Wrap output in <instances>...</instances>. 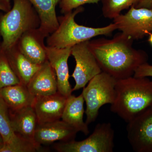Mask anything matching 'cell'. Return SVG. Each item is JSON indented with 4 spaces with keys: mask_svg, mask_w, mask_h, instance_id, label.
<instances>
[{
    "mask_svg": "<svg viewBox=\"0 0 152 152\" xmlns=\"http://www.w3.org/2000/svg\"><path fill=\"white\" fill-rule=\"evenodd\" d=\"M83 11L84 9L81 7L58 17V27L47 37V46L57 48H72L77 44L89 41L98 36H110L117 30L116 25L114 23L99 28L78 24L75 21V18Z\"/></svg>",
    "mask_w": 152,
    "mask_h": 152,
    "instance_id": "3957f363",
    "label": "cell"
},
{
    "mask_svg": "<svg viewBox=\"0 0 152 152\" xmlns=\"http://www.w3.org/2000/svg\"><path fill=\"white\" fill-rule=\"evenodd\" d=\"M127 123V138L133 150L152 152V109Z\"/></svg>",
    "mask_w": 152,
    "mask_h": 152,
    "instance_id": "9c48e42d",
    "label": "cell"
},
{
    "mask_svg": "<svg viewBox=\"0 0 152 152\" xmlns=\"http://www.w3.org/2000/svg\"><path fill=\"white\" fill-rule=\"evenodd\" d=\"M11 4L10 0H0V10L9 12L11 10Z\"/></svg>",
    "mask_w": 152,
    "mask_h": 152,
    "instance_id": "484cf974",
    "label": "cell"
},
{
    "mask_svg": "<svg viewBox=\"0 0 152 152\" xmlns=\"http://www.w3.org/2000/svg\"><path fill=\"white\" fill-rule=\"evenodd\" d=\"M27 87L35 97L53 94L58 92L56 76L48 60L41 66Z\"/></svg>",
    "mask_w": 152,
    "mask_h": 152,
    "instance_id": "5bb4252c",
    "label": "cell"
},
{
    "mask_svg": "<svg viewBox=\"0 0 152 152\" xmlns=\"http://www.w3.org/2000/svg\"><path fill=\"white\" fill-rule=\"evenodd\" d=\"M0 97L13 111L32 106L36 98L21 83L1 89Z\"/></svg>",
    "mask_w": 152,
    "mask_h": 152,
    "instance_id": "d6986e66",
    "label": "cell"
},
{
    "mask_svg": "<svg viewBox=\"0 0 152 152\" xmlns=\"http://www.w3.org/2000/svg\"><path fill=\"white\" fill-rule=\"evenodd\" d=\"M148 42L149 43L150 45L152 46V33L149 35L148 39Z\"/></svg>",
    "mask_w": 152,
    "mask_h": 152,
    "instance_id": "4316f807",
    "label": "cell"
},
{
    "mask_svg": "<svg viewBox=\"0 0 152 152\" xmlns=\"http://www.w3.org/2000/svg\"><path fill=\"white\" fill-rule=\"evenodd\" d=\"M71 55L75 60L76 66L71 77L75 82L72 91L84 88L94 77L102 72V69L90 50L89 41L72 47Z\"/></svg>",
    "mask_w": 152,
    "mask_h": 152,
    "instance_id": "ba28073f",
    "label": "cell"
},
{
    "mask_svg": "<svg viewBox=\"0 0 152 152\" xmlns=\"http://www.w3.org/2000/svg\"><path fill=\"white\" fill-rule=\"evenodd\" d=\"M20 83L11 67L6 52L0 47V89Z\"/></svg>",
    "mask_w": 152,
    "mask_h": 152,
    "instance_id": "7402d4cb",
    "label": "cell"
},
{
    "mask_svg": "<svg viewBox=\"0 0 152 152\" xmlns=\"http://www.w3.org/2000/svg\"><path fill=\"white\" fill-rule=\"evenodd\" d=\"M133 76L136 77H152V65L148 62L143 64L137 69Z\"/></svg>",
    "mask_w": 152,
    "mask_h": 152,
    "instance_id": "cb8c5ba5",
    "label": "cell"
},
{
    "mask_svg": "<svg viewBox=\"0 0 152 152\" xmlns=\"http://www.w3.org/2000/svg\"><path fill=\"white\" fill-rule=\"evenodd\" d=\"M102 12L106 18L114 19L119 16L122 11L135 6L140 0H101Z\"/></svg>",
    "mask_w": 152,
    "mask_h": 152,
    "instance_id": "44dd1931",
    "label": "cell"
},
{
    "mask_svg": "<svg viewBox=\"0 0 152 152\" xmlns=\"http://www.w3.org/2000/svg\"><path fill=\"white\" fill-rule=\"evenodd\" d=\"M77 132L62 120H58L52 122L38 124L34 140L36 143L40 146L57 141H70L75 140Z\"/></svg>",
    "mask_w": 152,
    "mask_h": 152,
    "instance_id": "7c38bea8",
    "label": "cell"
},
{
    "mask_svg": "<svg viewBox=\"0 0 152 152\" xmlns=\"http://www.w3.org/2000/svg\"><path fill=\"white\" fill-rule=\"evenodd\" d=\"M13 111L14 113L10 115V117L14 132L22 137L36 143L34 136L38 124L37 115L32 106Z\"/></svg>",
    "mask_w": 152,
    "mask_h": 152,
    "instance_id": "2e32d148",
    "label": "cell"
},
{
    "mask_svg": "<svg viewBox=\"0 0 152 152\" xmlns=\"http://www.w3.org/2000/svg\"><path fill=\"white\" fill-rule=\"evenodd\" d=\"M12 8L0 19V47L7 51L17 45L23 34L38 28L40 20L37 12L28 0H13Z\"/></svg>",
    "mask_w": 152,
    "mask_h": 152,
    "instance_id": "277c9868",
    "label": "cell"
},
{
    "mask_svg": "<svg viewBox=\"0 0 152 152\" xmlns=\"http://www.w3.org/2000/svg\"><path fill=\"white\" fill-rule=\"evenodd\" d=\"M85 100L82 94L78 96L71 95L67 98L61 120L74 128L77 132H81L86 135L88 134V125L84 121L85 113Z\"/></svg>",
    "mask_w": 152,
    "mask_h": 152,
    "instance_id": "9a60e30c",
    "label": "cell"
},
{
    "mask_svg": "<svg viewBox=\"0 0 152 152\" xmlns=\"http://www.w3.org/2000/svg\"><path fill=\"white\" fill-rule=\"evenodd\" d=\"M3 144H4V141H3V140L1 136L0 135V148L3 145Z\"/></svg>",
    "mask_w": 152,
    "mask_h": 152,
    "instance_id": "83f0119b",
    "label": "cell"
},
{
    "mask_svg": "<svg viewBox=\"0 0 152 152\" xmlns=\"http://www.w3.org/2000/svg\"><path fill=\"white\" fill-rule=\"evenodd\" d=\"M67 98L58 91L53 94L36 97L32 107L37 115L38 124L61 120Z\"/></svg>",
    "mask_w": 152,
    "mask_h": 152,
    "instance_id": "8fae6325",
    "label": "cell"
},
{
    "mask_svg": "<svg viewBox=\"0 0 152 152\" xmlns=\"http://www.w3.org/2000/svg\"><path fill=\"white\" fill-rule=\"evenodd\" d=\"M115 132L110 123L96 125L92 134L86 139L76 141L59 142L53 148L59 152H113Z\"/></svg>",
    "mask_w": 152,
    "mask_h": 152,
    "instance_id": "8992f818",
    "label": "cell"
},
{
    "mask_svg": "<svg viewBox=\"0 0 152 152\" xmlns=\"http://www.w3.org/2000/svg\"><path fill=\"white\" fill-rule=\"evenodd\" d=\"M37 13L40 20L39 29L47 37L59 26L56 8L59 0H28Z\"/></svg>",
    "mask_w": 152,
    "mask_h": 152,
    "instance_id": "e0dca14e",
    "label": "cell"
},
{
    "mask_svg": "<svg viewBox=\"0 0 152 152\" xmlns=\"http://www.w3.org/2000/svg\"><path fill=\"white\" fill-rule=\"evenodd\" d=\"M111 111L126 123L152 109V81L134 76L117 80Z\"/></svg>",
    "mask_w": 152,
    "mask_h": 152,
    "instance_id": "7a4b0ae2",
    "label": "cell"
},
{
    "mask_svg": "<svg viewBox=\"0 0 152 152\" xmlns=\"http://www.w3.org/2000/svg\"><path fill=\"white\" fill-rule=\"evenodd\" d=\"M117 30L133 40L143 39L152 33V10L133 5L124 14L113 19Z\"/></svg>",
    "mask_w": 152,
    "mask_h": 152,
    "instance_id": "52a82bcc",
    "label": "cell"
},
{
    "mask_svg": "<svg viewBox=\"0 0 152 152\" xmlns=\"http://www.w3.org/2000/svg\"><path fill=\"white\" fill-rule=\"evenodd\" d=\"M134 6L136 8H145L152 10V0H140Z\"/></svg>",
    "mask_w": 152,
    "mask_h": 152,
    "instance_id": "d4e9b609",
    "label": "cell"
},
{
    "mask_svg": "<svg viewBox=\"0 0 152 152\" xmlns=\"http://www.w3.org/2000/svg\"><path fill=\"white\" fill-rule=\"evenodd\" d=\"M47 37L39 28L30 30L22 35L16 46L30 61L41 65L48 61L47 45L45 44Z\"/></svg>",
    "mask_w": 152,
    "mask_h": 152,
    "instance_id": "4fadbf2b",
    "label": "cell"
},
{
    "mask_svg": "<svg viewBox=\"0 0 152 152\" xmlns=\"http://www.w3.org/2000/svg\"><path fill=\"white\" fill-rule=\"evenodd\" d=\"M12 69L22 84L27 86L41 66L30 61L19 50L16 45L5 51Z\"/></svg>",
    "mask_w": 152,
    "mask_h": 152,
    "instance_id": "ac0fdd59",
    "label": "cell"
},
{
    "mask_svg": "<svg viewBox=\"0 0 152 152\" xmlns=\"http://www.w3.org/2000/svg\"><path fill=\"white\" fill-rule=\"evenodd\" d=\"M117 80L102 72L83 88V95L86 109V123L88 125L96 120L100 109L106 104L113 103L116 96Z\"/></svg>",
    "mask_w": 152,
    "mask_h": 152,
    "instance_id": "5b68a950",
    "label": "cell"
},
{
    "mask_svg": "<svg viewBox=\"0 0 152 152\" xmlns=\"http://www.w3.org/2000/svg\"><path fill=\"white\" fill-rule=\"evenodd\" d=\"M101 0H59V4L61 12H69L86 4H98Z\"/></svg>",
    "mask_w": 152,
    "mask_h": 152,
    "instance_id": "603a6c76",
    "label": "cell"
},
{
    "mask_svg": "<svg viewBox=\"0 0 152 152\" xmlns=\"http://www.w3.org/2000/svg\"><path fill=\"white\" fill-rule=\"evenodd\" d=\"M72 48H57L46 47L47 58L53 69L56 76L58 91L68 97L72 95V88L69 81L68 59L71 55Z\"/></svg>",
    "mask_w": 152,
    "mask_h": 152,
    "instance_id": "30bf717a",
    "label": "cell"
},
{
    "mask_svg": "<svg viewBox=\"0 0 152 152\" xmlns=\"http://www.w3.org/2000/svg\"><path fill=\"white\" fill-rule=\"evenodd\" d=\"M9 108L0 97V135L4 145H14L21 140L20 136L16 134L12 127Z\"/></svg>",
    "mask_w": 152,
    "mask_h": 152,
    "instance_id": "ffe728a7",
    "label": "cell"
},
{
    "mask_svg": "<svg viewBox=\"0 0 152 152\" xmlns=\"http://www.w3.org/2000/svg\"><path fill=\"white\" fill-rule=\"evenodd\" d=\"M133 41L121 32L111 39L89 40V46L102 71L118 80L133 76L137 69L148 62L146 52L135 48Z\"/></svg>",
    "mask_w": 152,
    "mask_h": 152,
    "instance_id": "6da1fadb",
    "label": "cell"
}]
</instances>
